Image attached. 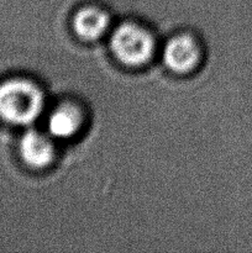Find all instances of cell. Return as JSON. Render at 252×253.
<instances>
[{
	"mask_svg": "<svg viewBox=\"0 0 252 253\" xmlns=\"http://www.w3.org/2000/svg\"><path fill=\"white\" fill-rule=\"evenodd\" d=\"M163 59L172 71L185 73L197 66L199 61V48L192 37L180 35L170 39L166 44Z\"/></svg>",
	"mask_w": 252,
	"mask_h": 253,
	"instance_id": "obj_3",
	"label": "cell"
},
{
	"mask_svg": "<svg viewBox=\"0 0 252 253\" xmlns=\"http://www.w3.org/2000/svg\"><path fill=\"white\" fill-rule=\"evenodd\" d=\"M20 155L29 166L46 167L53 160L54 147L51 138L37 130H27L20 140Z\"/></svg>",
	"mask_w": 252,
	"mask_h": 253,
	"instance_id": "obj_4",
	"label": "cell"
},
{
	"mask_svg": "<svg viewBox=\"0 0 252 253\" xmlns=\"http://www.w3.org/2000/svg\"><path fill=\"white\" fill-rule=\"evenodd\" d=\"M44 106L41 89L25 78H11L0 83V119L12 125H30Z\"/></svg>",
	"mask_w": 252,
	"mask_h": 253,
	"instance_id": "obj_1",
	"label": "cell"
},
{
	"mask_svg": "<svg viewBox=\"0 0 252 253\" xmlns=\"http://www.w3.org/2000/svg\"><path fill=\"white\" fill-rule=\"evenodd\" d=\"M110 47L121 63L136 67L150 61L155 51V41L152 35L143 27L125 22L113 32Z\"/></svg>",
	"mask_w": 252,
	"mask_h": 253,
	"instance_id": "obj_2",
	"label": "cell"
},
{
	"mask_svg": "<svg viewBox=\"0 0 252 253\" xmlns=\"http://www.w3.org/2000/svg\"><path fill=\"white\" fill-rule=\"evenodd\" d=\"M73 27L79 37L93 41L105 34L109 27V16L98 7H82L74 16Z\"/></svg>",
	"mask_w": 252,
	"mask_h": 253,
	"instance_id": "obj_5",
	"label": "cell"
},
{
	"mask_svg": "<svg viewBox=\"0 0 252 253\" xmlns=\"http://www.w3.org/2000/svg\"><path fill=\"white\" fill-rule=\"evenodd\" d=\"M82 115L73 105L64 104L54 109L48 118V132L56 138H69L79 130Z\"/></svg>",
	"mask_w": 252,
	"mask_h": 253,
	"instance_id": "obj_6",
	"label": "cell"
}]
</instances>
